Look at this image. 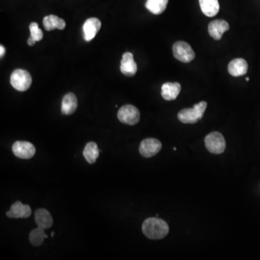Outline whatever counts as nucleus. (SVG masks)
<instances>
[{
	"label": "nucleus",
	"instance_id": "nucleus-16",
	"mask_svg": "<svg viewBox=\"0 0 260 260\" xmlns=\"http://www.w3.org/2000/svg\"><path fill=\"white\" fill-rule=\"evenodd\" d=\"M78 108V100L74 93L65 95L62 102V113L65 115L74 114Z\"/></svg>",
	"mask_w": 260,
	"mask_h": 260
},
{
	"label": "nucleus",
	"instance_id": "nucleus-17",
	"mask_svg": "<svg viewBox=\"0 0 260 260\" xmlns=\"http://www.w3.org/2000/svg\"><path fill=\"white\" fill-rule=\"evenodd\" d=\"M201 10L208 17H214L218 13L220 4L218 0H199Z\"/></svg>",
	"mask_w": 260,
	"mask_h": 260
},
{
	"label": "nucleus",
	"instance_id": "nucleus-4",
	"mask_svg": "<svg viewBox=\"0 0 260 260\" xmlns=\"http://www.w3.org/2000/svg\"><path fill=\"white\" fill-rule=\"evenodd\" d=\"M205 146L209 152L213 154H221L226 148V140L221 133L213 131L205 139Z\"/></svg>",
	"mask_w": 260,
	"mask_h": 260
},
{
	"label": "nucleus",
	"instance_id": "nucleus-20",
	"mask_svg": "<svg viewBox=\"0 0 260 260\" xmlns=\"http://www.w3.org/2000/svg\"><path fill=\"white\" fill-rule=\"evenodd\" d=\"M169 0H147L146 8L154 15H161L166 10Z\"/></svg>",
	"mask_w": 260,
	"mask_h": 260
},
{
	"label": "nucleus",
	"instance_id": "nucleus-26",
	"mask_svg": "<svg viewBox=\"0 0 260 260\" xmlns=\"http://www.w3.org/2000/svg\"><path fill=\"white\" fill-rule=\"evenodd\" d=\"M246 81H249V78H246Z\"/></svg>",
	"mask_w": 260,
	"mask_h": 260
},
{
	"label": "nucleus",
	"instance_id": "nucleus-15",
	"mask_svg": "<svg viewBox=\"0 0 260 260\" xmlns=\"http://www.w3.org/2000/svg\"><path fill=\"white\" fill-rule=\"evenodd\" d=\"M35 220L38 227L48 229L51 228L53 225V218L47 210L41 208L37 210L35 213Z\"/></svg>",
	"mask_w": 260,
	"mask_h": 260
},
{
	"label": "nucleus",
	"instance_id": "nucleus-21",
	"mask_svg": "<svg viewBox=\"0 0 260 260\" xmlns=\"http://www.w3.org/2000/svg\"><path fill=\"white\" fill-rule=\"evenodd\" d=\"M48 236L45 234L44 229L42 228L38 227L36 229H33L30 233L29 240L31 244L34 246H40L43 244L45 238H47Z\"/></svg>",
	"mask_w": 260,
	"mask_h": 260
},
{
	"label": "nucleus",
	"instance_id": "nucleus-8",
	"mask_svg": "<svg viewBox=\"0 0 260 260\" xmlns=\"http://www.w3.org/2000/svg\"><path fill=\"white\" fill-rule=\"evenodd\" d=\"M162 148L161 142L155 138H148L140 143V152L145 158H151L160 152Z\"/></svg>",
	"mask_w": 260,
	"mask_h": 260
},
{
	"label": "nucleus",
	"instance_id": "nucleus-19",
	"mask_svg": "<svg viewBox=\"0 0 260 260\" xmlns=\"http://www.w3.org/2000/svg\"><path fill=\"white\" fill-rule=\"evenodd\" d=\"M83 155L90 164L96 162V159L99 156V150L97 144L94 142H89L87 143L83 151Z\"/></svg>",
	"mask_w": 260,
	"mask_h": 260
},
{
	"label": "nucleus",
	"instance_id": "nucleus-5",
	"mask_svg": "<svg viewBox=\"0 0 260 260\" xmlns=\"http://www.w3.org/2000/svg\"><path fill=\"white\" fill-rule=\"evenodd\" d=\"M173 56L176 60L184 63H189L195 58V53L189 43L177 42L173 46Z\"/></svg>",
	"mask_w": 260,
	"mask_h": 260
},
{
	"label": "nucleus",
	"instance_id": "nucleus-1",
	"mask_svg": "<svg viewBox=\"0 0 260 260\" xmlns=\"http://www.w3.org/2000/svg\"><path fill=\"white\" fill-rule=\"evenodd\" d=\"M143 234L150 239H162L168 235L169 227L168 223L158 217H150L143 224Z\"/></svg>",
	"mask_w": 260,
	"mask_h": 260
},
{
	"label": "nucleus",
	"instance_id": "nucleus-18",
	"mask_svg": "<svg viewBox=\"0 0 260 260\" xmlns=\"http://www.w3.org/2000/svg\"><path fill=\"white\" fill-rule=\"evenodd\" d=\"M43 27L46 31H51L54 29L64 30L66 26V22L64 20L59 17L50 15L43 18Z\"/></svg>",
	"mask_w": 260,
	"mask_h": 260
},
{
	"label": "nucleus",
	"instance_id": "nucleus-6",
	"mask_svg": "<svg viewBox=\"0 0 260 260\" xmlns=\"http://www.w3.org/2000/svg\"><path fill=\"white\" fill-rule=\"evenodd\" d=\"M117 116L122 123L128 125H136L140 119V111L132 105H125L121 107Z\"/></svg>",
	"mask_w": 260,
	"mask_h": 260
},
{
	"label": "nucleus",
	"instance_id": "nucleus-11",
	"mask_svg": "<svg viewBox=\"0 0 260 260\" xmlns=\"http://www.w3.org/2000/svg\"><path fill=\"white\" fill-rule=\"evenodd\" d=\"M120 70L122 74L128 77H133L137 73V64L131 53L126 52L122 56Z\"/></svg>",
	"mask_w": 260,
	"mask_h": 260
},
{
	"label": "nucleus",
	"instance_id": "nucleus-10",
	"mask_svg": "<svg viewBox=\"0 0 260 260\" xmlns=\"http://www.w3.org/2000/svg\"><path fill=\"white\" fill-rule=\"evenodd\" d=\"M31 207L28 205H23L20 201H17L12 205L9 211L7 212V216L10 218H27L31 215Z\"/></svg>",
	"mask_w": 260,
	"mask_h": 260
},
{
	"label": "nucleus",
	"instance_id": "nucleus-25",
	"mask_svg": "<svg viewBox=\"0 0 260 260\" xmlns=\"http://www.w3.org/2000/svg\"><path fill=\"white\" fill-rule=\"evenodd\" d=\"M54 232H52L51 233V237H54Z\"/></svg>",
	"mask_w": 260,
	"mask_h": 260
},
{
	"label": "nucleus",
	"instance_id": "nucleus-23",
	"mask_svg": "<svg viewBox=\"0 0 260 260\" xmlns=\"http://www.w3.org/2000/svg\"><path fill=\"white\" fill-rule=\"evenodd\" d=\"M36 41L34 39H33V37H30L29 39H28V44L29 45V46H34L35 43H36Z\"/></svg>",
	"mask_w": 260,
	"mask_h": 260
},
{
	"label": "nucleus",
	"instance_id": "nucleus-13",
	"mask_svg": "<svg viewBox=\"0 0 260 260\" xmlns=\"http://www.w3.org/2000/svg\"><path fill=\"white\" fill-rule=\"evenodd\" d=\"M228 72L234 77L246 75L248 70V64L244 59L237 58L233 60L228 66Z\"/></svg>",
	"mask_w": 260,
	"mask_h": 260
},
{
	"label": "nucleus",
	"instance_id": "nucleus-24",
	"mask_svg": "<svg viewBox=\"0 0 260 260\" xmlns=\"http://www.w3.org/2000/svg\"><path fill=\"white\" fill-rule=\"evenodd\" d=\"M4 54H5V49H4V47L2 45H1V46H0V57H1V58H2V57H4Z\"/></svg>",
	"mask_w": 260,
	"mask_h": 260
},
{
	"label": "nucleus",
	"instance_id": "nucleus-3",
	"mask_svg": "<svg viewBox=\"0 0 260 260\" xmlns=\"http://www.w3.org/2000/svg\"><path fill=\"white\" fill-rule=\"evenodd\" d=\"M12 86L18 91H25L31 87L32 78L28 71L18 69L13 71L10 77Z\"/></svg>",
	"mask_w": 260,
	"mask_h": 260
},
{
	"label": "nucleus",
	"instance_id": "nucleus-9",
	"mask_svg": "<svg viewBox=\"0 0 260 260\" xmlns=\"http://www.w3.org/2000/svg\"><path fill=\"white\" fill-rule=\"evenodd\" d=\"M101 28V22L96 18H88L83 25V38L85 41L89 42L94 39Z\"/></svg>",
	"mask_w": 260,
	"mask_h": 260
},
{
	"label": "nucleus",
	"instance_id": "nucleus-7",
	"mask_svg": "<svg viewBox=\"0 0 260 260\" xmlns=\"http://www.w3.org/2000/svg\"><path fill=\"white\" fill-rule=\"evenodd\" d=\"M13 152L18 158L30 159L36 153V148L29 142L17 141L13 144Z\"/></svg>",
	"mask_w": 260,
	"mask_h": 260
},
{
	"label": "nucleus",
	"instance_id": "nucleus-12",
	"mask_svg": "<svg viewBox=\"0 0 260 260\" xmlns=\"http://www.w3.org/2000/svg\"><path fill=\"white\" fill-rule=\"evenodd\" d=\"M229 24L223 20H215L210 22L208 32L210 36L215 40H220L223 33L229 30Z\"/></svg>",
	"mask_w": 260,
	"mask_h": 260
},
{
	"label": "nucleus",
	"instance_id": "nucleus-22",
	"mask_svg": "<svg viewBox=\"0 0 260 260\" xmlns=\"http://www.w3.org/2000/svg\"><path fill=\"white\" fill-rule=\"evenodd\" d=\"M30 31L31 37H33L36 42H39L43 39V31L39 28V25L36 22H31L30 25Z\"/></svg>",
	"mask_w": 260,
	"mask_h": 260
},
{
	"label": "nucleus",
	"instance_id": "nucleus-14",
	"mask_svg": "<svg viewBox=\"0 0 260 260\" xmlns=\"http://www.w3.org/2000/svg\"><path fill=\"white\" fill-rule=\"evenodd\" d=\"M181 90L179 83H166L161 87V96L166 101H173L178 97Z\"/></svg>",
	"mask_w": 260,
	"mask_h": 260
},
{
	"label": "nucleus",
	"instance_id": "nucleus-2",
	"mask_svg": "<svg viewBox=\"0 0 260 260\" xmlns=\"http://www.w3.org/2000/svg\"><path fill=\"white\" fill-rule=\"evenodd\" d=\"M208 104L205 101H201L195 104L193 108H184L178 114L180 122L184 124H195L202 119L205 114Z\"/></svg>",
	"mask_w": 260,
	"mask_h": 260
}]
</instances>
